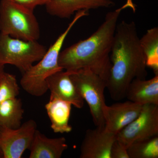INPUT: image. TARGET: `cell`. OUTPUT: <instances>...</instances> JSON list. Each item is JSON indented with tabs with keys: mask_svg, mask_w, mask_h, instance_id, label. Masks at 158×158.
<instances>
[{
	"mask_svg": "<svg viewBox=\"0 0 158 158\" xmlns=\"http://www.w3.org/2000/svg\"><path fill=\"white\" fill-rule=\"evenodd\" d=\"M127 9L136 11L133 0H126L121 7L106 15L104 21L90 37L61 51L59 64L63 70L74 72L88 69L106 81L110 77V54L118 18Z\"/></svg>",
	"mask_w": 158,
	"mask_h": 158,
	"instance_id": "obj_1",
	"label": "cell"
},
{
	"mask_svg": "<svg viewBox=\"0 0 158 158\" xmlns=\"http://www.w3.org/2000/svg\"><path fill=\"white\" fill-rule=\"evenodd\" d=\"M140 40L147 66L152 69L155 74H158V27L148 29Z\"/></svg>",
	"mask_w": 158,
	"mask_h": 158,
	"instance_id": "obj_17",
	"label": "cell"
},
{
	"mask_svg": "<svg viewBox=\"0 0 158 158\" xmlns=\"http://www.w3.org/2000/svg\"><path fill=\"white\" fill-rule=\"evenodd\" d=\"M68 147L64 137L49 138L37 130L29 149V158H60Z\"/></svg>",
	"mask_w": 158,
	"mask_h": 158,
	"instance_id": "obj_13",
	"label": "cell"
},
{
	"mask_svg": "<svg viewBox=\"0 0 158 158\" xmlns=\"http://www.w3.org/2000/svg\"><path fill=\"white\" fill-rule=\"evenodd\" d=\"M158 136V105H143L141 112L129 124L116 135L127 148L134 142Z\"/></svg>",
	"mask_w": 158,
	"mask_h": 158,
	"instance_id": "obj_7",
	"label": "cell"
},
{
	"mask_svg": "<svg viewBox=\"0 0 158 158\" xmlns=\"http://www.w3.org/2000/svg\"><path fill=\"white\" fill-rule=\"evenodd\" d=\"M34 10L6 1H0V33L26 40H37L39 23Z\"/></svg>",
	"mask_w": 158,
	"mask_h": 158,
	"instance_id": "obj_4",
	"label": "cell"
},
{
	"mask_svg": "<svg viewBox=\"0 0 158 158\" xmlns=\"http://www.w3.org/2000/svg\"><path fill=\"white\" fill-rule=\"evenodd\" d=\"M126 98L142 106L158 105V74L148 80L134 79L128 87Z\"/></svg>",
	"mask_w": 158,
	"mask_h": 158,
	"instance_id": "obj_14",
	"label": "cell"
},
{
	"mask_svg": "<svg viewBox=\"0 0 158 158\" xmlns=\"http://www.w3.org/2000/svg\"><path fill=\"white\" fill-rule=\"evenodd\" d=\"M6 1L17 4L26 8L34 10L38 6H45L48 0H0Z\"/></svg>",
	"mask_w": 158,
	"mask_h": 158,
	"instance_id": "obj_21",
	"label": "cell"
},
{
	"mask_svg": "<svg viewBox=\"0 0 158 158\" xmlns=\"http://www.w3.org/2000/svg\"><path fill=\"white\" fill-rule=\"evenodd\" d=\"M110 156L111 158H129L127 148L116 139L111 148Z\"/></svg>",
	"mask_w": 158,
	"mask_h": 158,
	"instance_id": "obj_20",
	"label": "cell"
},
{
	"mask_svg": "<svg viewBox=\"0 0 158 158\" xmlns=\"http://www.w3.org/2000/svg\"><path fill=\"white\" fill-rule=\"evenodd\" d=\"M70 78L88 103L94 125L104 127L103 109L106 105L104 95L106 81L88 69L72 72Z\"/></svg>",
	"mask_w": 158,
	"mask_h": 158,
	"instance_id": "obj_6",
	"label": "cell"
},
{
	"mask_svg": "<svg viewBox=\"0 0 158 158\" xmlns=\"http://www.w3.org/2000/svg\"><path fill=\"white\" fill-rule=\"evenodd\" d=\"M115 5L114 0H48L45 5L48 13L62 19H69L81 10L109 8Z\"/></svg>",
	"mask_w": 158,
	"mask_h": 158,
	"instance_id": "obj_11",
	"label": "cell"
},
{
	"mask_svg": "<svg viewBox=\"0 0 158 158\" xmlns=\"http://www.w3.org/2000/svg\"><path fill=\"white\" fill-rule=\"evenodd\" d=\"M135 23L123 21L116 26L110 54L111 70L106 88L111 98L118 101L126 98L134 79H146V58L140 44Z\"/></svg>",
	"mask_w": 158,
	"mask_h": 158,
	"instance_id": "obj_2",
	"label": "cell"
},
{
	"mask_svg": "<svg viewBox=\"0 0 158 158\" xmlns=\"http://www.w3.org/2000/svg\"><path fill=\"white\" fill-rule=\"evenodd\" d=\"M72 106L69 102L50 94L45 108L54 133H69L72 131L69 123Z\"/></svg>",
	"mask_w": 158,
	"mask_h": 158,
	"instance_id": "obj_15",
	"label": "cell"
},
{
	"mask_svg": "<svg viewBox=\"0 0 158 158\" xmlns=\"http://www.w3.org/2000/svg\"><path fill=\"white\" fill-rule=\"evenodd\" d=\"M127 151L129 158H158V136L134 142Z\"/></svg>",
	"mask_w": 158,
	"mask_h": 158,
	"instance_id": "obj_18",
	"label": "cell"
},
{
	"mask_svg": "<svg viewBox=\"0 0 158 158\" xmlns=\"http://www.w3.org/2000/svg\"><path fill=\"white\" fill-rule=\"evenodd\" d=\"M88 12L85 10L77 12L67 28L47 50L42 59L23 73L20 85L27 93L36 97L42 96L46 93L48 90L47 79L56 73L63 70L59 65V59L66 37L77 22L88 15Z\"/></svg>",
	"mask_w": 158,
	"mask_h": 158,
	"instance_id": "obj_3",
	"label": "cell"
},
{
	"mask_svg": "<svg viewBox=\"0 0 158 158\" xmlns=\"http://www.w3.org/2000/svg\"><path fill=\"white\" fill-rule=\"evenodd\" d=\"M72 72L62 70L52 75L47 79L48 88L51 95L69 102L76 108L81 109L85 100L71 79Z\"/></svg>",
	"mask_w": 158,
	"mask_h": 158,
	"instance_id": "obj_12",
	"label": "cell"
},
{
	"mask_svg": "<svg viewBox=\"0 0 158 158\" xmlns=\"http://www.w3.org/2000/svg\"><path fill=\"white\" fill-rule=\"evenodd\" d=\"M116 135L104 127L88 129L81 146V158H111L110 152Z\"/></svg>",
	"mask_w": 158,
	"mask_h": 158,
	"instance_id": "obj_10",
	"label": "cell"
},
{
	"mask_svg": "<svg viewBox=\"0 0 158 158\" xmlns=\"http://www.w3.org/2000/svg\"><path fill=\"white\" fill-rule=\"evenodd\" d=\"M23 114L20 99L15 98L0 103V127L17 128L22 124Z\"/></svg>",
	"mask_w": 158,
	"mask_h": 158,
	"instance_id": "obj_16",
	"label": "cell"
},
{
	"mask_svg": "<svg viewBox=\"0 0 158 158\" xmlns=\"http://www.w3.org/2000/svg\"><path fill=\"white\" fill-rule=\"evenodd\" d=\"M3 158V153L2 152V150L0 148V158Z\"/></svg>",
	"mask_w": 158,
	"mask_h": 158,
	"instance_id": "obj_23",
	"label": "cell"
},
{
	"mask_svg": "<svg viewBox=\"0 0 158 158\" xmlns=\"http://www.w3.org/2000/svg\"><path fill=\"white\" fill-rule=\"evenodd\" d=\"M5 72H6L5 71V65L0 64V80Z\"/></svg>",
	"mask_w": 158,
	"mask_h": 158,
	"instance_id": "obj_22",
	"label": "cell"
},
{
	"mask_svg": "<svg viewBox=\"0 0 158 158\" xmlns=\"http://www.w3.org/2000/svg\"><path fill=\"white\" fill-rule=\"evenodd\" d=\"M142 105L127 101L118 102L103 109L105 129L116 135L140 114Z\"/></svg>",
	"mask_w": 158,
	"mask_h": 158,
	"instance_id": "obj_9",
	"label": "cell"
},
{
	"mask_svg": "<svg viewBox=\"0 0 158 158\" xmlns=\"http://www.w3.org/2000/svg\"><path fill=\"white\" fill-rule=\"evenodd\" d=\"M37 130V124L30 119L17 128L0 127V148L3 158H20L30 149Z\"/></svg>",
	"mask_w": 158,
	"mask_h": 158,
	"instance_id": "obj_8",
	"label": "cell"
},
{
	"mask_svg": "<svg viewBox=\"0 0 158 158\" xmlns=\"http://www.w3.org/2000/svg\"><path fill=\"white\" fill-rule=\"evenodd\" d=\"M19 92L15 76L5 72L0 80V103L15 98Z\"/></svg>",
	"mask_w": 158,
	"mask_h": 158,
	"instance_id": "obj_19",
	"label": "cell"
},
{
	"mask_svg": "<svg viewBox=\"0 0 158 158\" xmlns=\"http://www.w3.org/2000/svg\"><path fill=\"white\" fill-rule=\"evenodd\" d=\"M47 50L37 40H26L0 33V64L14 65L23 73L44 56Z\"/></svg>",
	"mask_w": 158,
	"mask_h": 158,
	"instance_id": "obj_5",
	"label": "cell"
}]
</instances>
